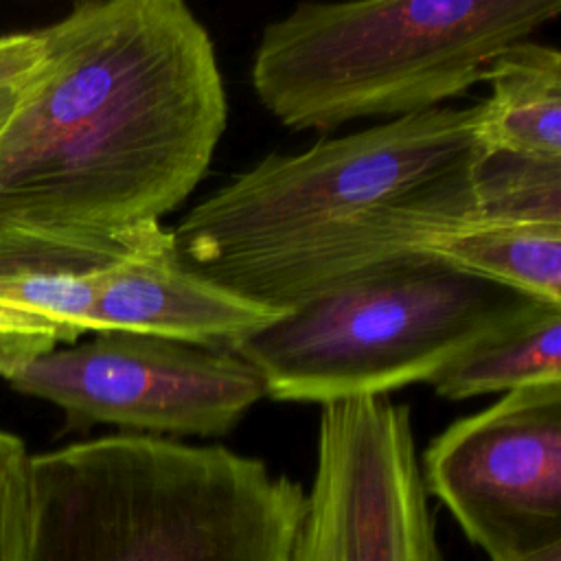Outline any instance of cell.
Returning a JSON list of instances; mask_svg holds the SVG:
<instances>
[{
	"label": "cell",
	"mask_w": 561,
	"mask_h": 561,
	"mask_svg": "<svg viewBox=\"0 0 561 561\" xmlns=\"http://www.w3.org/2000/svg\"><path fill=\"white\" fill-rule=\"evenodd\" d=\"M491 94L478 105L482 151L561 158V53L522 39L491 66Z\"/></svg>",
	"instance_id": "cell-10"
},
{
	"label": "cell",
	"mask_w": 561,
	"mask_h": 561,
	"mask_svg": "<svg viewBox=\"0 0 561 561\" xmlns=\"http://www.w3.org/2000/svg\"><path fill=\"white\" fill-rule=\"evenodd\" d=\"M28 500L31 454L20 436L0 427V561H24Z\"/></svg>",
	"instance_id": "cell-15"
},
{
	"label": "cell",
	"mask_w": 561,
	"mask_h": 561,
	"mask_svg": "<svg viewBox=\"0 0 561 561\" xmlns=\"http://www.w3.org/2000/svg\"><path fill=\"white\" fill-rule=\"evenodd\" d=\"M94 272H0V357L44 355L94 333Z\"/></svg>",
	"instance_id": "cell-11"
},
{
	"label": "cell",
	"mask_w": 561,
	"mask_h": 561,
	"mask_svg": "<svg viewBox=\"0 0 561 561\" xmlns=\"http://www.w3.org/2000/svg\"><path fill=\"white\" fill-rule=\"evenodd\" d=\"M94 335L127 331L204 348L230 344L285 311L248 300L191 270L171 243V230L151 228L125 256L96 270Z\"/></svg>",
	"instance_id": "cell-9"
},
{
	"label": "cell",
	"mask_w": 561,
	"mask_h": 561,
	"mask_svg": "<svg viewBox=\"0 0 561 561\" xmlns=\"http://www.w3.org/2000/svg\"><path fill=\"white\" fill-rule=\"evenodd\" d=\"M0 379L57 405L66 432L114 425L129 434H230L265 394L259 373L228 348L105 331L44 355L0 357Z\"/></svg>",
	"instance_id": "cell-6"
},
{
	"label": "cell",
	"mask_w": 561,
	"mask_h": 561,
	"mask_svg": "<svg viewBox=\"0 0 561 561\" xmlns=\"http://www.w3.org/2000/svg\"><path fill=\"white\" fill-rule=\"evenodd\" d=\"M305 502L224 445L107 434L31 454L24 561H294Z\"/></svg>",
	"instance_id": "cell-3"
},
{
	"label": "cell",
	"mask_w": 561,
	"mask_h": 561,
	"mask_svg": "<svg viewBox=\"0 0 561 561\" xmlns=\"http://www.w3.org/2000/svg\"><path fill=\"white\" fill-rule=\"evenodd\" d=\"M44 61V39L39 31L0 35V85L33 75Z\"/></svg>",
	"instance_id": "cell-16"
},
{
	"label": "cell",
	"mask_w": 561,
	"mask_h": 561,
	"mask_svg": "<svg viewBox=\"0 0 561 561\" xmlns=\"http://www.w3.org/2000/svg\"><path fill=\"white\" fill-rule=\"evenodd\" d=\"M559 13L561 0L300 2L263 28L250 79L294 131L403 118L484 83L508 46Z\"/></svg>",
	"instance_id": "cell-4"
},
{
	"label": "cell",
	"mask_w": 561,
	"mask_h": 561,
	"mask_svg": "<svg viewBox=\"0 0 561 561\" xmlns=\"http://www.w3.org/2000/svg\"><path fill=\"white\" fill-rule=\"evenodd\" d=\"M539 300L412 254L234 340L276 401L388 397L528 318Z\"/></svg>",
	"instance_id": "cell-5"
},
{
	"label": "cell",
	"mask_w": 561,
	"mask_h": 561,
	"mask_svg": "<svg viewBox=\"0 0 561 561\" xmlns=\"http://www.w3.org/2000/svg\"><path fill=\"white\" fill-rule=\"evenodd\" d=\"M506 561H561V541L550 543L546 548H539L535 552H526L519 557H511Z\"/></svg>",
	"instance_id": "cell-18"
},
{
	"label": "cell",
	"mask_w": 561,
	"mask_h": 561,
	"mask_svg": "<svg viewBox=\"0 0 561 561\" xmlns=\"http://www.w3.org/2000/svg\"><path fill=\"white\" fill-rule=\"evenodd\" d=\"M0 131V272L90 274L204 180L228 123L215 44L182 0H83Z\"/></svg>",
	"instance_id": "cell-1"
},
{
	"label": "cell",
	"mask_w": 561,
	"mask_h": 561,
	"mask_svg": "<svg viewBox=\"0 0 561 561\" xmlns=\"http://www.w3.org/2000/svg\"><path fill=\"white\" fill-rule=\"evenodd\" d=\"M419 254L561 305V228L478 224L436 237Z\"/></svg>",
	"instance_id": "cell-13"
},
{
	"label": "cell",
	"mask_w": 561,
	"mask_h": 561,
	"mask_svg": "<svg viewBox=\"0 0 561 561\" xmlns=\"http://www.w3.org/2000/svg\"><path fill=\"white\" fill-rule=\"evenodd\" d=\"M561 381V305H539L515 327L462 353L427 383L449 401Z\"/></svg>",
	"instance_id": "cell-12"
},
{
	"label": "cell",
	"mask_w": 561,
	"mask_h": 561,
	"mask_svg": "<svg viewBox=\"0 0 561 561\" xmlns=\"http://www.w3.org/2000/svg\"><path fill=\"white\" fill-rule=\"evenodd\" d=\"M480 224L561 228V158L482 151Z\"/></svg>",
	"instance_id": "cell-14"
},
{
	"label": "cell",
	"mask_w": 561,
	"mask_h": 561,
	"mask_svg": "<svg viewBox=\"0 0 561 561\" xmlns=\"http://www.w3.org/2000/svg\"><path fill=\"white\" fill-rule=\"evenodd\" d=\"M478 105L270 153L171 230L178 261L287 311L480 224Z\"/></svg>",
	"instance_id": "cell-2"
},
{
	"label": "cell",
	"mask_w": 561,
	"mask_h": 561,
	"mask_svg": "<svg viewBox=\"0 0 561 561\" xmlns=\"http://www.w3.org/2000/svg\"><path fill=\"white\" fill-rule=\"evenodd\" d=\"M35 72H37V70H35ZM35 72H33V75H35ZM33 75H28V77H24V79H20V81L0 85V131H2V127L7 125V121L11 118L15 105H18V101H20V96H22V92H24V88H26V83L31 81Z\"/></svg>",
	"instance_id": "cell-17"
},
{
	"label": "cell",
	"mask_w": 561,
	"mask_h": 561,
	"mask_svg": "<svg viewBox=\"0 0 561 561\" xmlns=\"http://www.w3.org/2000/svg\"><path fill=\"white\" fill-rule=\"evenodd\" d=\"M419 460L427 495L489 561L561 541V381L456 419Z\"/></svg>",
	"instance_id": "cell-8"
},
{
	"label": "cell",
	"mask_w": 561,
	"mask_h": 561,
	"mask_svg": "<svg viewBox=\"0 0 561 561\" xmlns=\"http://www.w3.org/2000/svg\"><path fill=\"white\" fill-rule=\"evenodd\" d=\"M427 497L408 403H322L294 561H440Z\"/></svg>",
	"instance_id": "cell-7"
}]
</instances>
